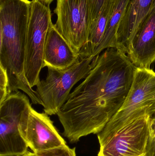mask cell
Returning <instances> with one entry per match:
<instances>
[{
	"label": "cell",
	"instance_id": "3957f363",
	"mask_svg": "<svg viewBox=\"0 0 155 156\" xmlns=\"http://www.w3.org/2000/svg\"><path fill=\"white\" fill-rule=\"evenodd\" d=\"M94 57H80L72 66L63 70L47 67L48 75L36 85L44 112L56 115L66 102L73 87L87 76Z\"/></svg>",
	"mask_w": 155,
	"mask_h": 156
},
{
	"label": "cell",
	"instance_id": "e0dca14e",
	"mask_svg": "<svg viewBox=\"0 0 155 156\" xmlns=\"http://www.w3.org/2000/svg\"><path fill=\"white\" fill-rule=\"evenodd\" d=\"M106 1L107 0H90L92 23L98 17L103 5Z\"/></svg>",
	"mask_w": 155,
	"mask_h": 156
},
{
	"label": "cell",
	"instance_id": "277c9868",
	"mask_svg": "<svg viewBox=\"0 0 155 156\" xmlns=\"http://www.w3.org/2000/svg\"><path fill=\"white\" fill-rule=\"evenodd\" d=\"M52 23L50 5L41 0H32L26 33L24 65L25 76L32 88L40 81V72L44 68L45 44Z\"/></svg>",
	"mask_w": 155,
	"mask_h": 156
},
{
	"label": "cell",
	"instance_id": "6da1fadb",
	"mask_svg": "<svg viewBox=\"0 0 155 156\" xmlns=\"http://www.w3.org/2000/svg\"><path fill=\"white\" fill-rule=\"evenodd\" d=\"M136 68L116 48L94 57L90 72L56 114L71 144L103 130L123 104Z\"/></svg>",
	"mask_w": 155,
	"mask_h": 156
},
{
	"label": "cell",
	"instance_id": "7a4b0ae2",
	"mask_svg": "<svg viewBox=\"0 0 155 156\" xmlns=\"http://www.w3.org/2000/svg\"><path fill=\"white\" fill-rule=\"evenodd\" d=\"M155 114V72L150 68H136L123 104L97 134L99 144L111 138L134 120L145 115L153 117Z\"/></svg>",
	"mask_w": 155,
	"mask_h": 156
},
{
	"label": "cell",
	"instance_id": "4fadbf2b",
	"mask_svg": "<svg viewBox=\"0 0 155 156\" xmlns=\"http://www.w3.org/2000/svg\"><path fill=\"white\" fill-rule=\"evenodd\" d=\"M115 2L116 0H107L103 5L98 17L92 22L86 50V55L88 56H93L101 43Z\"/></svg>",
	"mask_w": 155,
	"mask_h": 156
},
{
	"label": "cell",
	"instance_id": "52a82bcc",
	"mask_svg": "<svg viewBox=\"0 0 155 156\" xmlns=\"http://www.w3.org/2000/svg\"><path fill=\"white\" fill-rule=\"evenodd\" d=\"M48 115L37 112L29 103L21 116L19 132L35 154L66 145Z\"/></svg>",
	"mask_w": 155,
	"mask_h": 156
},
{
	"label": "cell",
	"instance_id": "30bf717a",
	"mask_svg": "<svg viewBox=\"0 0 155 156\" xmlns=\"http://www.w3.org/2000/svg\"><path fill=\"white\" fill-rule=\"evenodd\" d=\"M155 8V0H131L116 35V48L126 49L146 17Z\"/></svg>",
	"mask_w": 155,
	"mask_h": 156
},
{
	"label": "cell",
	"instance_id": "9c48e42d",
	"mask_svg": "<svg viewBox=\"0 0 155 156\" xmlns=\"http://www.w3.org/2000/svg\"><path fill=\"white\" fill-rule=\"evenodd\" d=\"M126 54L137 68L150 69L155 61V8L138 28Z\"/></svg>",
	"mask_w": 155,
	"mask_h": 156
},
{
	"label": "cell",
	"instance_id": "ffe728a7",
	"mask_svg": "<svg viewBox=\"0 0 155 156\" xmlns=\"http://www.w3.org/2000/svg\"><path fill=\"white\" fill-rule=\"evenodd\" d=\"M24 156V155H18V156Z\"/></svg>",
	"mask_w": 155,
	"mask_h": 156
},
{
	"label": "cell",
	"instance_id": "8992f818",
	"mask_svg": "<svg viewBox=\"0 0 155 156\" xmlns=\"http://www.w3.org/2000/svg\"><path fill=\"white\" fill-rule=\"evenodd\" d=\"M29 103L28 96L18 91L12 93L0 104V156L22 155L28 151L18 125Z\"/></svg>",
	"mask_w": 155,
	"mask_h": 156
},
{
	"label": "cell",
	"instance_id": "2e32d148",
	"mask_svg": "<svg viewBox=\"0 0 155 156\" xmlns=\"http://www.w3.org/2000/svg\"><path fill=\"white\" fill-rule=\"evenodd\" d=\"M147 156H155V116L150 122V135L147 146Z\"/></svg>",
	"mask_w": 155,
	"mask_h": 156
},
{
	"label": "cell",
	"instance_id": "8fae6325",
	"mask_svg": "<svg viewBox=\"0 0 155 156\" xmlns=\"http://www.w3.org/2000/svg\"><path fill=\"white\" fill-rule=\"evenodd\" d=\"M80 58L79 54L52 24L45 44L44 67L63 70L72 66Z\"/></svg>",
	"mask_w": 155,
	"mask_h": 156
},
{
	"label": "cell",
	"instance_id": "9a60e30c",
	"mask_svg": "<svg viewBox=\"0 0 155 156\" xmlns=\"http://www.w3.org/2000/svg\"><path fill=\"white\" fill-rule=\"evenodd\" d=\"M9 82L6 70L0 66V104L10 95Z\"/></svg>",
	"mask_w": 155,
	"mask_h": 156
},
{
	"label": "cell",
	"instance_id": "5b68a950",
	"mask_svg": "<svg viewBox=\"0 0 155 156\" xmlns=\"http://www.w3.org/2000/svg\"><path fill=\"white\" fill-rule=\"evenodd\" d=\"M55 26L80 57L86 55L92 23L90 0H56Z\"/></svg>",
	"mask_w": 155,
	"mask_h": 156
},
{
	"label": "cell",
	"instance_id": "d6986e66",
	"mask_svg": "<svg viewBox=\"0 0 155 156\" xmlns=\"http://www.w3.org/2000/svg\"><path fill=\"white\" fill-rule=\"evenodd\" d=\"M41 1H42L44 2L47 4L50 5V4H51L53 1H54V0H41Z\"/></svg>",
	"mask_w": 155,
	"mask_h": 156
},
{
	"label": "cell",
	"instance_id": "ba28073f",
	"mask_svg": "<svg viewBox=\"0 0 155 156\" xmlns=\"http://www.w3.org/2000/svg\"><path fill=\"white\" fill-rule=\"evenodd\" d=\"M151 117L145 115L124 126L100 144L98 156H147Z\"/></svg>",
	"mask_w": 155,
	"mask_h": 156
},
{
	"label": "cell",
	"instance_id": "ac0fdd59",
	"mask_svg": "<svg viewBox=\"0 0 155 156\" xmlns=\"http://www.w3.org/2000/svg\"><path fill=\"white\" fill-rule=\"evenodd\" d=\"M24 156H37L36 154L34 153L33 152H30V151H27L25 154H24Z\"/></svg>",
	"mask_w": 155,
	"mask_h": 156
},
{
	"label": "cell",
	"instance_id": "44dd1931",
	"mask_svg": "<svg viewBox=\"0 0 155 156\" xmlns=\"http://www.w3.org/2000/svg\"><path fill=\"white\" fill-rule=\"evenodd\" d=\"M154 116H155V115H154ZM154 116H153V117H154Z\"/></svg>",
	"mask_w": 155,
	"mask_h": 156
},
{
	"label": "cell",
	"instance_id": "5bb4252c",
	"mask_svg": "<svg viewBox=\"0 0 155 156\" xmlns=\"http://www.w3.org/2000/svg\"><path fill=\"white\" fill-rule=\"evenodd\" d=\"M37 156H76V147L70 148L67 145L36 153Z\"/></svg>",
	"mask_w": 155,
	"mask_h": 156
},
{
	"label": "cell",
	"instance_id": "7c38bea8",
	"mask_svg": "<svg viewBox=\"0 0 155 156\" xmlns=\"http://www.w3.org/2000/svg\"><path fill=\"white\" fill-rule=\"evenodd\" d=\"M130 1L131 0H116L103 39L94 53L93 56L95 57L99 55L107 48H116V33Z\"/></svg>",
	"mask_w": 155,
	"mask_h": 156
}]
</instances>
